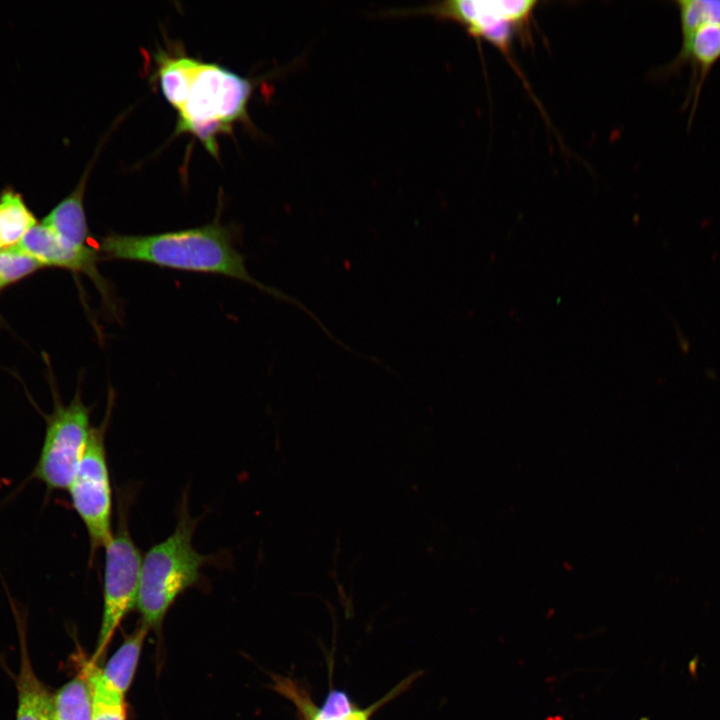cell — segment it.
Here are the masks:
<instances>
[{"label": "cell", "instance_id": "21", "mask_svg": "<svg viewBox=\"0 0 720 720\" xmlns=\"http://www.w3.org/2000/svg\"><path fill=\"white\" fill-rule=\"evenodd\" d=\"M0 250H2V249L0 248Z\"/></svg>", "mask_w": 720, "mask_h": 720}, {"label": "cell", "instance_id": "15", "mask_svg": "<svg viewBox=\"0 0 720 720\" xmlns=\"http://www.w3.org/2000/svg\"><path fill=\"white\" fill-rule=\"evenodd\" d=\"M92 695L82 672L62 686L52 701V720H91Z\"/></svg>", "mask_w": 720, "mask_h": 720}, {"label": "cell", "instance_id": "11", "mask_svg": "<svg viewBox=\"0 0 720 720\" xmlns=\"http://www.w3.org/2000/svg\"><path fill=\"white\" fill-rule=\"evenodd\" d=\"M149 627L143 622L123 641L105 666L99 668L102 682L111 690L125 696L129 689L141 655Z\"/></svg>", "mask_w": 720, "mask_h": 720}, {"label": "cell", "instance_id": "3", "mask_svg": "<svg viewBox=\"0 0 720 720\" xmlns=\"http://www.w3.org/2000/svg\"><path fill=\"white\" fill-rule=\"evenodd\" d=\"M254 83L213 63L200 62L178 111L177 132L191 133L216 156L217 137L248 119Z\"/></svg>", "mask_w": 720, "mask_h": 720}, {"label": "cell", "instance_id": "5", "mask_svg": "<svg viewBox=\"0 0 720 720\" xmlns=\"http://www.w3.org/2000/svg\"><path fill=\"white\" fill-rule=\"evenodd\" d=\"M114 396L110 388L105 416L98 426L92 427L84 454L67 489L71 506L87 531L91 559L113 537L112 487L105 435L112 416Z\"/></svg>", "mask_w": 720, "mask_h": 720}, {"label": "cell", "instance_id": "17", "mask_svg": "<svg viewBox=\"0 0 720 720\" xmlns=\"http://www.w3.org/2000/svg\"><path fill=\"white\" fill-rule=\"evenodd\" d=\"M682 38L703 26L720 27V0H676Z\"/></svg>", "mask_w": 720, "mask_h": 720}, {"label": "cell", "instance_id": "7", "mask_svg": "<svg viewBox=\"0 0 720 720\" xmlns=\"http://www.w3.org/2000/svg\"><path fill=\"white\" fill-rule=\"evenodd\" d=\"M141 554L128 529L126 510H118L117 528L105 547L103 614L92 662L106 651L124 617L137 605Z\"/></svg>", "mask_w": 720, "mask_h": 720}, {"label": "cell", "instance_id": "19", "mask_svg": "<svg viewBox=\"0 0 720 720\" xmlns=\"http://www.w3.org/2000/svg\"><path fill=\"white\" fill-rule=\"evenodd\" d=\"M355 710L345 692L331 690L323 705L312 713L311 720H341L350 716Z\"/></svg>", "mask_w": 720, "mask_h": 720}, {"label": "cell", "instance_id": "6", "mask_svg": "<svg viewBox=\"0 0 720 720\" xmlns=\"http://www.w3.org/2000/svg\"><path fill=\"white\" fill-rule=\"evenodd\" d=\"M537 1L451 0L394 12L397 15H431L462 25L475 38L496 46L513 63L511 42L515 34L527 33Z\"/></svg>", "mask_w": 720, "mask_h": 720}, {"label": "cell", "instance_id": "12", "mask_svg": "<svg viewBox=\"0 0 720 720\" xmlns=\"http://www.w3.org/2000/svg\"><path fill=\"white\" fill-rule=\"evenodd\" d=\"M201 61L187 55H156V76L161 92L177 112L183 106L193 76Z\"/></svg>", "mask_w": 720, "mask_h": 720}, {"label": "cell", "instance_id": "1", "mask_svg": "<svg viewBox=\"0 0 720 720\" xmlns=\"http://www.w3.org/2000/svg\"><path fill=\"white\" fill-rule=\"evenodd\" d=\"M103 260L134 261L173 270L221 275L254 286L313 316L297 299L251 276L232 226L218 218L203 226L155 234L109 233L98 242Z\"/></svg>", "mask_w": 720, "mask_h": 720}, {"label": "cell", "instance_id": "16", "mask_svg": "<svg viewBox=\"0 0 720 720\" xmlns=\"http://www.w3.org/2000/svg\"><path fill=\"white\" fill-rule=\"evenodd\" d=\"M92 695L91 720H126L124 697L108 688L100 679L99 668L88 662L83 669Z\"/></svg>", "mask_w": 720, "mask_h": 720}, {"label": "cell", "instance_id": "18", "mask_svg": "<svg viewBox=\"0 0 720 720\" xmlns=\"http://www.w3.org/2000/svg\"><path fill=\"white\" fill-rule=\"evenodd\" d=\"M44 268L18 248L0 250V295Z\"/></svg>", "mask_w": 720, "mask_h": 720}, {"label": "cell", "instance_id": "13", "mask_svg": "<svg viewBox=\"0 0 720 720\" xmlns=\"http://www.w3.org/2000/svg\"><path fill=\"white\" fill-rule=\"evenodd\" d=\"M17 677L18 705L16 720H52L53 697L36 677L25 647Z\"/></svg>", "mask_w": 720, "mask_h": 720}, {"label": "cell", "instance_id": "2", "mask_svg": "<svg viewBox=\"0 0 720 720\" xmlns=\"http://www.w3.org/2000/svg\"><path fill=\"white\" fill-rule=\"evenodd\" d=\"M198 519L190 516L186 495L180 503L174 531L153 545L141 561L137 609L149 628L161 625L175 600L198 584L202 568L214 561L193 546Z\"/></svg>", "mask_w": 720, "mask_h": 720}, {"label": "cell", "instance_id": "20", "mask_svg": "<svg viewBox=\"0 0 720 720\" xmlns=\"http://www.w3.org/2000/svg\"><path fill=\"white\" fill-rule=\"evenodd\" d=\"M356 713H357V710H355V711H354L350 716H348L347 718H344V719H341V720H355V718H356Z\"/></svg>", "mask_w": 720, "mask_h": 720}, {"label": "cell", "instance_id": "4", "mask_svg": "<svg viewBox=\"0 0 720 720\" xmlns=\"http://www.w3.org/2000/svg\"><path fill=\"white\" fill-rule=\"evenodd\" d=\"M47 368L53 409L43 415V442L30 478L44 484L49 491L67 490L93 427L90 423L92 408L83 402L80 387L69 403L64 404L48 364Z\"/></svg>", "mask_w": 720, "mask_h": 720}, {"label": "cell", "instance_id": "14", "mask_svg": "<svg viewBox=\"0 0 720 720\" xmlns=\"http://www.w3.org/2000/svg\"><path fill=\"white\" fill-rule=\"evenodd\" d=\"M38 223L22 195L7 187L0 193V248H16Z\"/></svg>", "mask_w": 720, "mask_h": 720}, {"label": "cell", "instance_id": "8", "mask_svg": "<svg viewBox=\"0 0 720 720\" xmlns=\"http://www.w3.org/2000/svg\"><path fill=\"white\" fill-rule=\"evenodd\" d=\"M16 248L34 258L44 269L59 268L88 277L98 290L108 313L112 317L119 316L118 299L111 283L98 269L102 261L99 248L88 251L68 248L42 221L28 231Z\"/></svg>", "mask_w": 720, "mask_h": 720}, {"label": "cell", "instance_id": "10", "mask_svg": "<svg viewBox=\"0 0 720 720\" xmlns=\"http://www.w3.org/2000/svg\"><path fill=\"white\" fill-rule=\"evenodd\" d=\"M86 180L87 172L75 189L42 219L63 245L79 251L99 248L91 237L84 210Z\"/></svg>", "mask_w": 720, "mask_h": 720}, {"label": "cell", "instance_id": "9", "mask_svg": "<svg viewBox=\"0 0 720 720\" xmlns=\"http://www.w3.org/2000/svg\"><path fill=\"white\" fill-rule=\"evenodd\" d=\"M720 60V27L703 26L689 36L682 38L681 47L675 57L654 72L657 79H668L677 75L685 66L691 67V75L682 110L690 107L688 127L693 121L705 80Z\"/></svg>", "mask_w": 720, "mask_h": 720}]
</instances>
